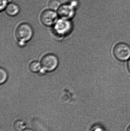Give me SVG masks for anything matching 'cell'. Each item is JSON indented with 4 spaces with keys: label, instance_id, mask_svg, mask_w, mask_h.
Masks as SVG:
<instances>
[{
    "label": "cell",
    "instance_id": "15",
    "mask_svg": "<svg viewBox=\"0 0 130 131\" xmlns=\"http://www.w3.org/2000/svg\"><path fill=\"white\" fill-rule=\"evenodd\" d=\"M127 68L129 72L130 73V59L127 62Z\"/></svg>",
    "mask_w": 130,
    "mask_h": 131
},
{
    "label": "cell",
    "instance_id": "2",
    "mask_svg": "<svg viewBox=\"0 0 130 131\" xmlns=\"http://www.w3.org/2000/svg\"><path fill=\"white\" fill-rule=\"evenodd\" d=\"M113 54L119 61L126 62L130 59V46L125 43H118L114 48Z\"/></svg>",
    "mask_w": 130,
    "mask_h": 131
},
{
    "label": "cell",
    "instance_id": "7",
    "mask_svg": "<svg viewBox=\"0 0 130 131\" xmlns=\"http://www.w3.org/2000/svg\"><path fill=\"white\" fill-rule=\"evenodd\" d=\"M6 14L10 17H15L20 11V8L18 5L15 2H9L5 10Z\"/></svg>",
    "mask_w": 130,
    "mask_h": 131
},
{
    "label": "cell",
    "instance_id": "10",
    "mask_svg": "<svg viewBox=\"0 0 130 131\" xmlns=\"http://www.w3.org/2000/svg\"><path fill=\"white\" fill-rule=\"evenodd\" d=\"M26 124L24 122L21 120H17L15 121L13 127L16 131H21L24 129Z\"/></svg>",
    "mask_w": 130,
    "mask_h": 131
},
{
    "label": "cell",
    "instance_id": "6",
    "mask_svg": "<svg viewBox=\"0 0 130 131\" xmlns=\"http://www.w3.org/2000/svg\"><path fill=\"white\" fill-rule=\"evenodd\" d=\"M76 10L68 2L62 4L56 12L59 18L71 20L75 16Z\"/></svg>",
    "mask_w": 130,
    "mask_h": 131
},
{
    "label": "cell",
    "instance_id": "1",
    "mask_svg": "<svg viewBox=\"0 0 130 131\" xmlns=\"http://www.w3.org/2000/svg\"><path fill=\"white\" fill-rule=\"evenodd\" d=\"M33 30L30 24L22 23L18 25L15 31V36L21 43H24L30 40L33 35Z\"/></svg>",
    "mask_w": 130,
    "mask_h": 131
},
{
    "label": "cell",
    "instance_id": "8",
    "mask_svg": "<svg viewBox=\"0 0 130 131\" xmlns=\"http://www.w3.org/2000/svg\"><path fill=\"white\" fill-rule=\"evenodd\" d=\"M61 4L59 0H50L48 2V7L49 9L57 11Z\"/></svg>",
    "mask_w": 130,
    "mask_h": 131
},
{
    "label": "cell",
    "instance_id": "4",
    "mask_svg": "<svg viewBox=\"0 0 130 131\" xmlns=\"http://www.w3.org/2000/svg\"><path fill=\"white\" fill-rule=\"evenodd\" d=\"M59 18L57 12L49 8L44 10L41 13L40 19L43 25L50 27L54 25Z\"/></svg>",
    "mask_w": 130,
    "mask_h": 131
},
{
    "label": "cell",
    "instance_id": "5",
    "mask_svg": "<svg viewBox=\"0 0 130 131\" xmlns=\"http://www.w3.org/2000/svg\"><path fill=\"white\" fill-rule=\"evenodd\" d=\"M40 64L44 70L46 71H52L58 66L59 60L55 55L49 54L43 57Z\"/></svg>",
    "mask_w": 130,
    "mask_h": 131
},
{
    "label": "cell",
    "instance_id": "13",
    "mask_svg": "<svg viewBox=\"0 0 130 131\" xmlns=\"http://www.w3.org/2000/svg\"><path fill=\"white\" fill-rule=\"evenodd\" d=\"M69 3L75 9H76L79 7V2L78 0H70Z\"/></svg>",
    "mask_w": 130,
    "mask_h": 131
},
{
    "label": "cell",
    "instance_id": "11",
    "mask_svg": "<svg viewBox=\"0 0 130 131\" xmlns=\"http://www.w3.org/2000/svg\"><path fill=\"white\" fill-rule=\"evenodd\" d=\"M8 78V74L6 70L1 68L0 70V83L1 84H4L7 81Z\"/></svg>",
    "mask_w": 130,
    "mask_h": 131
},
{
    "label": "cell",
    "instance_id": "9",
    "mask_svg": "<svg viewBox=\"0 0 130 131\" xmlns=\"http://www.w3.org/2000/svg\"><path fill=\"white\" fill-rule=\"evenodd\" d=\"M41 64L36 61H33L30 63L29 66L30 71L34 73H36L39 71L41 69Z\"/></svg>",
    "mask_w": 130,
    "mask_h": 131
},
{
    "label": "cell",
    "instance_id": "17",
    "mask_svg": "<svg viewBox=\"0 0 130 131\" xmlns=\"http://www.w3.org/2000/svg\"><path fill=\"white\" fill-rule=\"evenodd\" d=\"M126 131H130V126H129L128 127V128H127V130Z\"/></svg>",
    "mask_w": 130,
    "mask_h": 131
},
{
    "label": "cell",
    "instance_id": "3",
    "mask_svg": "<svg viewBox=\"0 0 130 131\" xmlns=\"http://www.w3.org/2000/svg\"><path fill=\"white\" fill-rule=\"evenodd\" d=\"M73 28L70 20L59 18L54 25V30L57 34L64 35L70 33Z\"/></svg>",
    "mask_w": 130,
    "mask_h": 131
},
{
    "label": "cell",
    "instance_id": "12",
    "mask_svg": "<svg viewBox=\"0 0 130 131\" xmlns=\"http://www.w3.org/2000/svg\"><path fill=\"white\" fill-rule=\"evenodd\" d=\"M0 10L2 12L5 10L9 2L8 0H0Z\"/></svg>",
    "mask_w": 130,
    "mask_h": 131
},
{
    "label": "cell",
    "instance_id": "16",
    "mask_svg": "<svg viewBox=\"0 0 130 131\" xmlns=\"http://www.w3.org/2000/svg\"><path fill=\"white\" fill-rule=\"evenodd\" d=\"M22 131H34L32 129H30V128H26L23 130Z\"/></svg>",
    "mask_w": 130,
    "mask_h": 131
},
{
    "label": "cell",
    "instance_id": "14",
    "mask_svg": "<svg viewBox=\"0 0 130 131\" xmlns=\"http://www.w3.org/2000/svg\"><path fill=\"white\" fill-rule=\"evenodd\" d=\"M91 131H108L104 127L100 125H96L92 127Z\"/></svg>",
    "mask_w": 130,
    "mask_h": 131
}]
</instances>
